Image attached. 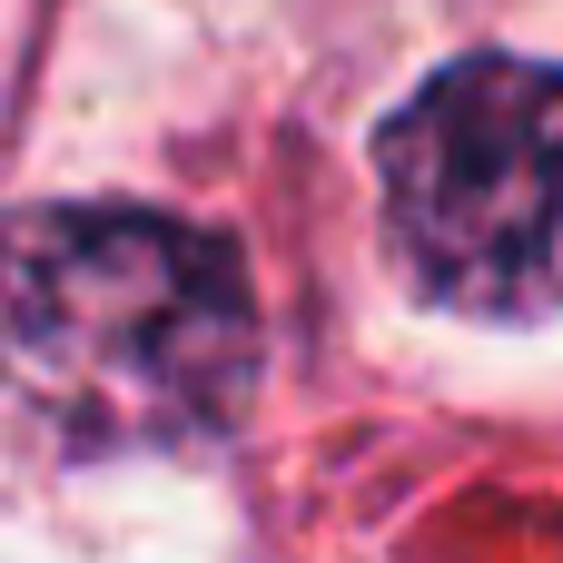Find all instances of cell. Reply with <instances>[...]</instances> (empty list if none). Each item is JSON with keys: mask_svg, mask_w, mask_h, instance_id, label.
Here are the masks:
<instances>
[{"mask_svg": "<svg viewBox=\"0 0 563 563\" xmlns=\"http://www.w3.org/2000/svg\"><path fill=\"white\" fill-rule=\"evenodd\" d=\"M386 247L426 307L515 327L563 307V69L475 49L376 139Z\"/></svg>", "mask_w": 563, "mask_h": 563, "instance_id": "7a4b0ae2", "label": "cell"}, {"mask_svg": "<svg viewBox=\"0 0 563 563\" xmlns=\"http://www.w3.org/2000/svg\"><path fill=\"white\" fill-rule=\"evenodd\" d=\"M0 386L79 455L188 445L257 396L238 247L168 208H30L0 228Z\"/></svg>", "mask_w": 563, "mask_h": 563, "instance_id": "6da1fadb", "label": "cell"}]
</instances>
